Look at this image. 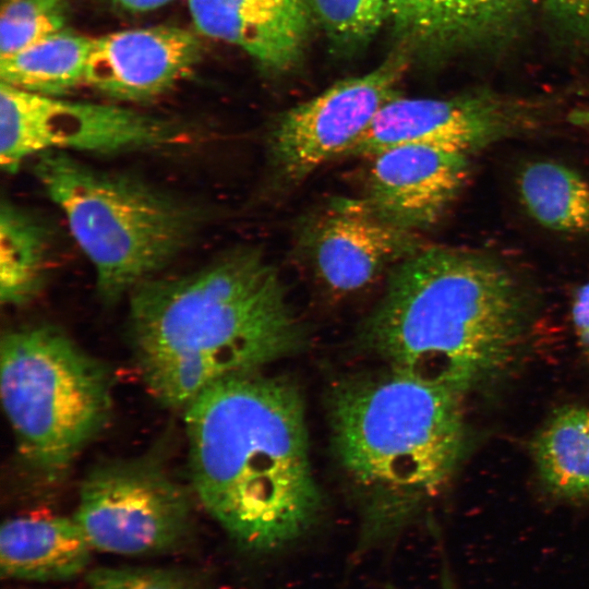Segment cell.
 Instances as JSON below:
<instances>
[{
    "label": "cell",
    "instance_id": "cell-1",
    "mask_svg": "<svg viewBox=\"0 0 589 589\" xmlns=\"http://www.w3.org/2000/svg\"><path fill=\"white\" fill-rule=\"evenodd\" d=\"M184 410L193 491L237 543L272 552L313 527L322 495L293 383L261 370L236 373Z\"/></svg>",
    "mask_w": 589,
    "mask_h": 589
},
{
    "label": "cell",
    "instance_id": "cell-2",
    "mask_svg": "<svg viewBox=\"0 0 589 589\" xmlns=\"http://www.w3.org/2000/svg\"><path fill=\"white\" fill-rule=\"evenodd\" d=\"M128 300V340L148 393L187 408L214 382L294 352L303 333L277 271L239 248L184 275H158Z\"/></svg>",
    "mask_w": 589,
    "mask_h": 589
},
{
    "label": "cell",
    "instance_id": "cell-3",
    "mask_svg": "<svg viewBox=\"0 0 589 589\" xmlns=\"http://www.w3.org/2000/svg\"><path fill=\"white\" fill-rule=\"evenodd\" d=\"M525 325L521 290L504 265L424 245L389 272L364 339L388 370L464 396L510 364Z\"/></svg>",
    "mask_w": 589,
    "mask_h": 589
},
{
    "label": "cell",
    "instance_id": "cell-4",
    "mask_svg": "<svg viewBox=\"0 0 589 589\" xmlns=\"http://www.w3.org/2000/svg\"><path fill=\"white\" fill-rule=\"evenodd\" d=\"M462 397L390 370L333 389L332 441L359 504V551L390 541L445 488L464 447Z\"/></svg>",
    "mask_w": 589,
    "mask_h": 589
},
{
    "label": "cell",
    "instance_id": "cell-5",
    "mask_svg": "<svg viewBox=\"0 0 589 589\" xmlns=\"http://www.w3.org/2000/svg\"><path fill=\"white\" fill-rule=\"evenodd\" d=\"M32 160L33 175L63 214L107 305L160 275L201 231L199 206L137 177L94 168L63 151Z\"/></svg>",
    "mask_w": 589,
    "mask_h": 589
},
{
    "label": "cell",
    "instance_id": "cell-6",
    "mask_svg": "<svg viewBox=\"0 0 589 589\" xmlns=\"http://www.w3.org/2000/svg\"><path fill=\"white\" fill-rule=\"evenodd\" d=\"M112 384L109 368L53 325L1 338L3 411L21 458L45 480L60 479L107 425Z\"/></svg>",
    "mask_w": 589,
    "mask_h": 589
},
{
    "label": "cell",
    "instance_id": "cell-7",
    "mask_svg": "<svg viewBox=\"0 0 589 589\" xmlns=\"http://www.w3.org/2000/svg\"><path fill=\"white\" fill-rule=\"evenodd\" d=\"M183 135L175 122L132 108L0 83V166L8 173L49 151L119 155L173 147Z\"/></svg>",
    "mask_w": 589,
    "mask_h": 589
},
{
    "label": "cell",
    "instance_id": "cell-8",
    "mask_svg": "<svg viewBox=\"0 0 589 589\" xmlns=\"http://www.w3.org/2000/svg\"><path fill=\"white\" fill-rule=\"evenodd\" d=\"M73 518L93 549L149 555L175 549L187 538L192 502L157 458L108 459L85 474Z\"/></svg>",
    "mask_w": 589,
    "mask_h": 589
},
{
    "label": "cell",
    "instance_id": "cell-9",
    "mask_svg": "<svg viewBox=\"0 0 589 589\" xmlns=\"http://www.w3.org/2000/svg\"><path fill=\"white\" fill-rule=\"evenodd\" d=\"M407 67L406 53H393L374 70L339 81L281 115L268 140L276 175L298 183L346 155L380 109L398 95Z\"/></svg>",
    "mask_w": 589,
    "mask_h": 589
},
{
    "label": "cell",
    "instance_id": "cell-10",
    "mask_svg": "<svg viewBox=\"0 0 589 589\" xmlns=\"http://www.w3.org/2000/svg\"><path fill=\"white\" fill-rule=\"evenodd\" d=\"M524 122L525 111L516 104L489 94L453 98L397 95L380 109L345 156L371 157L406 144L469 155L509 136Z\"/></svg>",
    "mask_w": 589,
    "mask_h": 589
},
{
    "label": "cell",
    "instance_id": "cell-11",
    "mask_svg": "<svg viewBox=\"0 0 589 589\" xmlns=\"http://www.w3.org/2000/svg\"><path fill=\"white\" fill-rule=\"evenodd\" d=\"M302 245L316 278L338 294L370 286L424 247L417 232L385 220L364 199L342 197L308 221Z\"/></svg>",
    "mask_w": 589,
    "mask_h": 589
},
{
    "label": "cell",
    "instance_id": "cell-12",
    "mask_svg": "<svg viewBox=\"0 0 589 589\" xmlns=\"http://www.w3.org/2000/svg\"><path fill=\"white\" fill-rule=\"evenodd\" d=\"M202 43L175 25L124 29L93 40L86 85L120 101H145L173 88L200 62Z\"/></svg>",
    "mask_w": 589,
    "mask_h": 589
},
{
    "label": "cell",
    "instance_id": "cell-13",
    "mask_svg": "<svg viewBox=\"0 0 589 589\" xmlns=\"http://www.w3.org/2000/svg\"><path fill=\"white\" fill-rule=\"evenodd\" d=\"M468 156L420 144L382 151L370 157L363 199L385 220L418 233L436 224L461 191Z\"/></svg>",
    "mask_w": 589,
    "mask_h": 589
},
{
    "label": "cell",
    "instance_id": "cell-14",
    "mask_svg": "<svg viewBox=\"0 0 589 589\" xmlns=\"http://www.w3.org/2000/svg\"><path fill=\"white\" fill-rule=\"evenodd\" d=\"M199 34L243 50L273 72L301 58L314 17L309 0H188Z\"/></svg>",
    "mask_w": 589,
    "mask_h": 589
},
{
    "label": "cell",
    "instance_id": "cell-15",
    "mask_svg": "<svg viewBox=\"0 0 589 589\" xmlns=\"http://www.w3.org/2000/svg\"><path fill=\"white\" fill-rule=\"evenodd\" d=\"M388 22L407 41L446 51L505 37L529 0H386Z\"/></svg>",
    "mask_w": 589,
    "mask_h": 589
},
{
    "label": "cell",
    "instance_id": "cell-16",
    "mask_svg": "<svg viewBox=\"0 0 589 589\" xmlns=\"http://www.w3.org/2000/svg\"><path fill=\"white\" fill-rule=\"evenodd\" d=\"M92 550L73 517H14L0 529V569L9 578L70 580L85 570Z\"/></svg>",
    "mask_w": 589,
    "mask_h": 589
},
{
    "label": "cell",
    "instance_id": "cell-17",
    "mask_svg": "<svg viewBox=\"0 0 589 589\" xmlns=\"http://www.w3.org/2000/svg\"><path fill=\"white\" fill-rule=\"evenodd\" d=\"M93 40L65 28L0 57V83L33 94L62 97L86 85Z\"/></svg>",
    "mask_w": 589,
    "mask_h": 589
},
{
    "label": "cell",
    "instance_id": "cell-18",
    "mask_svg": "<svg viewBox=\"0 0 589 589\" xmlns=\"http://www.w3.org/2000/svg\"><path fill=\"white\" fill-rule=\"evenodd\" d=\"M51 233L35 213L10 201L0 204V299L20 306L34 300L47 280Z\"/></svg>",
    "mask_w": 589,
    "mask_h": 589
},
{
    "label": "cell",
    "instance_id": "cell-19",
    "mask_svg": "<svg viewBox=\"0 0 589 589\" xmlns=\"http://www.w3.org/2000/svg\"><path fill=\"white\" fill-rule=\"evenodd\" d=\"M534 459L551 492L567 498L589 496V409L556 412L534 443Z\"/></svg>",
    "mask_w": 589,
    "mask_h": 589
},
{
    "label": "cell",
    "instance_id": "cell-20",
    "mask_svg": "<svg viewBox=\"0 0 589 589\" xmlns=\"http://www.w3.org/2000/svg\"><path fill=\"white\" fill-rule=\"evenodd\" d=\"M519 193L530 215L562 232L589 231V182L553 161H537L520 173Z\"/></svg>",
    "mask_w": 589,
    "mask_h": 589
},
{
    "label": "cell",
    "instance_id": "cell-21",
    "mask_svg": "<svg viewBox=\"0 0 589 589\" xmlns=\"http://www.w3.org/2000/svg\"><path fill=\"white\" fill-rule=\"evenodd\" d=\"M69 11L68 0H2L0 57L15 53L65 29Z\"/></svg>",
    "mask_w": 589,
    "mask_h": 589
},
{
    "label": "cell",
    "instance_id": "cell-22",
    "mask_svg": "<svg viewBox=\"0 0 589 589\" xmlns=\"http://www.w3.org/2000/svg\"><path fill=\"white\" fill-rule=\"evenodd\" d=\"M314 17L333 44L356 48L388 22L386 0H309Z\"/></svg>",
    "mask_w": 589,
    "mask_h": 589
},
{
    "label": "cell",
    "instance_id": "cell-23",
    "mask_svg": "<svg viewBox=\"0 0 589 589\" xmlns=\"http://www.w3.org/2000/svg\"><path fill=\"white\" fill-rule=\"evenodd\" d=\"M89 589H200L197 576L181 569L100 567L87 575Z\"/></svg>",
    "mask_w": 589,
    "mask_h": 589
},
{
    "label": "cell",
    "instance_id": "cell-24",
    "mask_svg": "<svg viewBox=\"0 0 589 589\" xmlns=\"http://www.w3.org/2000/svg\"><path fill=\"white\" fill-rule=\"evenodd\" d=\"M545 4L558 23L589 38V0H545Z\"/></svg>",
    "mask_w": 589,
    "mask_h": 589
},
{
    "label": "cell",
    "instance_id": "cell-25",
    "mask_svg": "<svg viewBox=\"0 0 589 589\" xmlns=\"http://www.w3.org/2000/svg\"><path fill=\"white\" fill-rule=\"evenodd\" d=\"M572 317L580 346L589 358V283L577 291Z\"/></svg>",
    "mask_w": 589,
    "mask_h": 589
},
{
    "label": "cell",
    "instance_id": "cell-26",
    "mask_svg": "<svg viewBox=\"0 0 589 589\" xmlns=\"http://www.w3.org/2000/svg\"><path fill=\"white\" fill-rule=\"evenodd\" d=\"M113 5L133 13L157 10L175 0H108Z\"/></svg>",
    "mask_w": 589,
    "mask_h": 589
},
{
    "label": "cell",
    "instance_id": "cell-27",
    "mask_svg": "<svg viewBox=\"0 0 589 589\" xmlns=\"http://www.w3.org/2000/svg\"><path fill=\"white\" fill-rule=\"evenodd\" d=\"M436 589H459L446 560H443Z\"/></svg>",
    "mask_w": 589,
    "mask_h": 589
},
{
    "label": "cell",
    "instance_id": "cell-28",
    "mask_svg": "<svg viewBox=\"0 0 589 589\" xmlns=\"http://www.w3.org/2000/svg\"><path fill=\"white\" fill-rule=\"evenodd\" d=\"M570 120L578 125L589 127V109L575 111Z\"/></svg>",
    "mask_w": 589,
    "mask_h": 589
}]
</instances>
